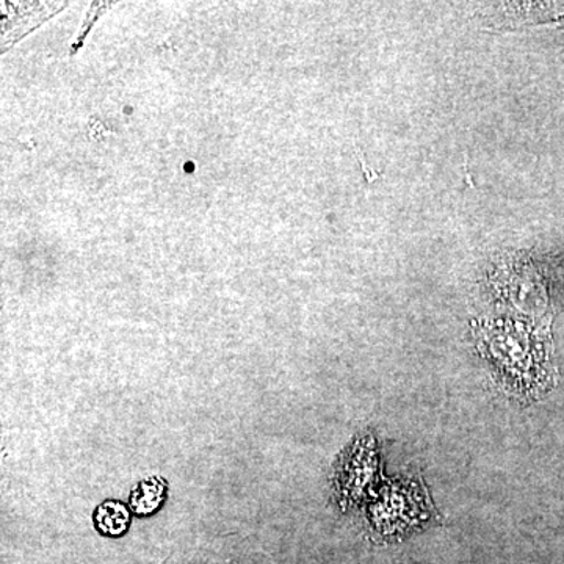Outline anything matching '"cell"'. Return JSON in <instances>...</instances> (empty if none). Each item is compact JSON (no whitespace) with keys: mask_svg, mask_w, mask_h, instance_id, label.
Here are the masks:
<instances>
[{"mask_svg":"<svg viewBox=\"0 0 564 564\" xmlns=\"http://www.w3.org/2000/svg\"><path fill=\"white\" fill-rule=\"evenodd\" d=\"M166 496H169V484L165 478L151 475V477L139 481L132 489L131 496H129V508H131L132 514L148 518L161 510Z\"/></svg>","mask_w":564,"mask_h":564,"instance_id":"5b68a950","label":"cell"},{"mask_svg":"<svg viewBox=\"0 0 564 564\" xmlns=\"http://www.w3.org/2000/svg\"><path fill=\"white\" fill-rule=\"evenodd\" d=\"M369 521L377 536L399 540L436 521V510L421 478L404 477L384 481L369 503Z\"/></svg>","mask_w":564,"mask_h":564,"instance_id":"7a4b0ae2","label":"cell"},{"mask_svg":"<svg viewBox=\"0 0 564 564\" xmlns=\"http://www.w3.org/2000/svg\"><path fill=\"white\" fill-rule=\"evenodd\" d=\"M478 348L500 386L519 399L547 391L552 380L551 345L532 322L496 318L475 326Z\"/></svg>","mask_w":564,"mask_h":564,"instance_id":"6da1fadb","label":"cell"},{"mask_svg":"<svg viewBox=\"0 0 564 564\" xmlns=\"http://www.w3.org/2000/svg\"><path fill=\"white\" fill-rule=\"evenodd\" d=\"M2 54L14 43L24 39L43 22L61 13L68 3L54 2H6L2 3Z\"/></svg>","mask_w":564,"mask_h":564,"instance_id":"277c9868","label":"cell"},{"mask_svg":"<svg viewBox=\"0 0 564 564\" xmlns=\"http://www.w3.org/2000/svg\"><path fill=\"white\" fill-rule=\"evenodd\" d=\"M111 6H113L111 2L90 3V9H88L87 17H85L84 24L80 28L79 39L74 41L73 47H70V55L76 54L84 46V41L87 39L88 33H90L93 25L98 22V18L101 17L104 11L109 10Z\"/></svg>","mask_w":564,"mask_h":564,"instance_id":"52a82bcc","label":"cell"},{"mask_svg":"<svg viewBox=\"0 0 564 564\" xmlns=\"http://www.w3.org/2000/svg\"><path fill=\"white\" fill-rule=\"evenodd\" d=\"M380 458L372 434L359 436L336 467L334 491L344 510L372 502L381 489Z\"/></svg>","mask_w":564,"mask_h":564,"instance_id":"3957f363","label":"cell"},{"mask_svg":"<svg viewBox=\"0 0 564 564\" xmlns=\"http://www.w3.org/2000/svg\"><path fill=\"white\" fill-rule=\"evenodd\" d=\"M93 521L96 530L104 536L120 538L131 529L132 511L129 505L121 500L107 499L96 507Z\"/></svg>","mask_w":564,"mask_h":564,"instance_id":"8992f818","label":"cell"}]
</instances>
